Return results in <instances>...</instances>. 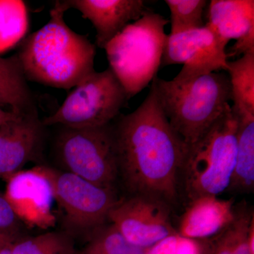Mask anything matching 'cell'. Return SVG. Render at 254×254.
I'll return each mask as SVG.
<instances>
[{
    "label": "cell",
    "instance_id": "cell-8",
    "mask_svg": "<svg viewBox=\"0 0 254 254\" xmlns=\"http://www.w3.org/2000/svg\"><path fill=\"white\" fill-rule=\"evenodd\" d=\"M55 200L64 213L63 230L85 241L108 222L120 196L118 190L97 186L73 174L45 166Z\"/></svg>",
    "mask_w": 254,
    "mask_h": 254
},
{
    "label": "cell",
    "instance_id": "cell-16",
    "mask_svg": "<svg viewBox=\"0 0 254 254\" xmlns=\"http://www.w3.org/2000/svg\"><path fill=\"white\" fill-rule=\"evenodd\" d=\"M17 55L0 57V106H6L15 115L38 111Z\"/></svg>",
    "mask_w": 254,
    "mask_h": 254
},
{
    "label": "cell",
    "instance_id": "cell-14",
    "mask_svg": "<svg viewBox=\"0 0 254 254\" xmlns=\"http://www.w3.org/2000/svg\"><path fill=\"white\" fill-rule=\"evenodd\" d=\"M235 217V198L223 199L216 195H202L187 202L175 229L182 237L209 240L230 226Z\"/></svg>",
    "mask_w": 254,
    "mask_h": 254
},
{
    "label": "cell",
    "instance_id": "cell-12",
    "mask_svg": "<svg viewBox=\"0 0 254 254\" xmlns=\"http://www.w3.org/2000/svg\"><path fill=\"white\" fill-rule=\"evenodd\" d=\"M6 179L4 196L21 222L29 226H52L55 220L52 212L54 192L45 165L21 170Z\"/></svg>",
    "mask_w": 254,
    "mask_h": 254
},
{
    "label": "cell",
    "instance_id": "cell-17",
    "mask_svg": "<svg viewBox=\"0 0 254 254\" xmlns=\"http://www.w3.org/2000/svg\"><path fill=\"white\" fill-rule=\"evenodd\" d=\"M236 115V163L226 191L232 194H245L252 193L254 190V115Z\"/></svg>",
    "mask_w": 254,
    "mask_h": 254
},
{
    "label": "cell",
    "instance_id": "cell-2",
    "mask_svg": "<svg viewBox=\"0 0 254 254\" xmlns=\"http://www.w3.org/2000/svg\"><path fill=\"white\" fill-rule=\"evenodd\" d=\"M63 1H55L48 22L23 40L17 55L28 81L69 89L95 71V45L65 22Z\"/></svg>",
    "mask_w": 254,
    "mask_h": 254
},
{
    "label": "cell",
    "instance_id": "cell-3",
    "mask_svg": "<svg viewBox=\"0 0 254 254\" xmlns=\"http://www.w3.org/2000/svg\"><path fill=\"white\" fill-rule=\"evenodd\" d=\"M152 83L169 123L187 146L221 116L232 100L230 79L225 73H210L185 81L156 76Z\"/></svg>",
    "mask_w": 254,
    "mask_h": 254
},
{
    "label": "cell",
    "instance_id": "cell-15",
    "mask_svg": "<svg viewBox=\"0 0 254 254\" xmlns=\"http://www.w3.org/2000/svg\"><path fill=\"white\" fill-rule=\"evenodd\" d=\"M208 24L224 41L236 40L231 56L254 53V0H212Z\"/></svg>",
    "mask_w": 254,
    "mask_h": 254
},
{
    "label": "cell",
    "instance_id": "cell-18",
    "mask_svg": "<svg viewBox=\"0 0 254 254\" xmlns=\"http://www.w3.org/2000/svg\"><path fill=\"white\" fill-rule=\"evenodd\" d=\"M225 71L231 87L232 109L237 114L254 115V53L227 62Z\"/></svg>",
    "mask_w": 254,
    "mask_h": 254
},
{
    "label": "cell",
    "instance_id": "cell-19",
    "mask_svg": "<svg viewBox=\"0 0 254 254\" xmlns=\"http://www.w3.org/2000/svg\"><path fill=\"white\" fill-rule=\"evenodd\" d=\"M11 254H78V250L76 240L62 230L23 237L11 245Z\"/></svg>",
    "mask_w": 254,
    "mask_h": 254
},
{
    "label": "cell",
    "instance_id": "cell-11",
    "mask_svg": "<svg viewBox=\"0 0 254 254\" xmlns=\"http://www.w3.org/2000/svg\"><path fill=\"white\" fill-rule=\"evenodd\" d=\"M47 128L38 111L17 116L0 127V178H8L31 162H43Z\"/></svg>",
    "mask_w": 254,
    "mask_h": 254
},
{
    "label": "cell",
    "instance_id": "cell-27",
    "mask_svg": "<svg viewBox=\"0 0 254 254\" xmlns=\"http://www.w3.org/2000/svg\"><path fill=\"white\" fill-rule=\"evenodd\" d=\"M0 254H11V246L0 247Z\"/></svg>",
    "mask_w": 254,
    "mask_h": 254
},
{
    "label": "cell",
    "instance_id": "cell-24",
    "mask_svg": "<svg viewBox=\"0 0 254 254\" xmlns=\"http://www.w3.org/2000/svg\"><path fill=\"white\" fill-rule=\"evenodd\" d=\"M238 204L240 227L232 254H254V209L243 200Z\"/></svg>",
    "mask_w": 254,
    "mask_h": 254
},
{
    "label": "cell",
    "instance_id": "cell-21",
    "mask_svg": "<svg viewBox=\"0 0 254 254\" xmlns=\"http://www.w3.org/2000/svg\"><path fill=\"white\" fill-rule=\"evenodd\" d=\"M146 250L130 245L108 223L87 239L78 254H145Z\"/></svg>",
    "mask_w": 254,
    "mask_h": 254
},
{
    "label": "cell",
    "instance_id": "cell-1",
    "mask_svg": "<svg viewBox=\"0 0 254 254\" xmlns=\"http://www.w3.org/2000/svg\"><path fill=\"white\" fill-rule=\"evenodd\" d=\"M119 187L125 195H146L174 207L181 195L180 172L187 145L174 131L154 84L133 113L113 121Z\"/></svg>",
    "mask_w": 254,
    "mask_h": 254
},
{
    "label": "cell",
    "instance_id": "cell-23",
    "mask_svg": "<svg viewBox=\"0 0 254 254\" xmlns=\"http://www.w3.org/2000/svg\"><path fill=\"white\" fill-rule=\"evenodd\" d=\"M24 226L6 197L0 193V247L11 246L27 236Z\"/></svg>",
    "mask_w": 254,
    "mask_h": 254
},
{
    "label": "cell",
    "instance_id": "cell-9",
    "mask_svg": "<svg viewBox=\"0 0 254 254\" xmlns=\"http://www.w3.org/2000/svg\"><path fill=\"white\" fill-rule=\"evenodd\" d=\"M173 208L146 195L120 197L110 210L108 222L130 245L147 250L177 233Z\"/></svg>",
    "mask_w": 254,
    "mask_h": 254
},
{
    "label": "cell",
    "instance_id": "cell-10",
    "mask_svg": "<svg viewBox=\"0 0 254 254\" xmlns=\"http://www.w3.org/2000/svg\"><path fill=\"white\" fill-rule=\"evenodd\" d=\"M227 43L208 24L183 33L167 35L161 65L183 64L181 71L173 78L177 81L226 71Z\"/></svg>",
    "mask_w": 254,
    "mask_h": 254
},
{
    "label": "cell",
    "instance_id": "cell-20",
    "mask_svg": "<svg viewBox=\"0 0 254 254\" xmlns=\"http://www.w3.org/2000/svg\"><path fill=\"white\" fill-rule=\"evenodd\" d=\"M28 27L27 9L23 1H0V50L21 41Z\"/></svg>",
    "mask_w": 254,
    "mask_h": 254
},
{
    "label": "cell",
    "instance_id": "cell-25",
    "mask_svg": "<svg viewBox=\"0 0 254 254\" xmlns=\"http://www.w3.org/2000/svg\"><path fill=\"white\" fill-rule=\"evenodd\" d=\"M178 234L164 239L158 243L147 249L145 254H174Z\"/></svg>",
    "mask_w": 254,
    "mask_h": 254
},
{
    "label": "cell",
    "instance_id": "cell-7",
    "mask_svg": "<svg viewBox=\"0 0 254 254\" xmlns=\"http://www.w3.org/2000/svg\"><path fill=\"white\" fill-rule=\"evenodd\" d=\"M126 92L110 68L94 71L73 87L61 106L43 119L47 127L91 128L113 123L126 103Z\"/></svg>",
    "mask_w": 254,
    "mask_h": 254
},
{
    "label": "cell",
    "instance_id": "cell-6",
    "mask_svg": "<svg viewBox=\"0 0 254 254\" xmlns=\"http://www.w3.org/2000/svg\"><path fill=\"white\" fill-rule=\"evenodd\" d=\"M54 143L63 171L97 186L118 190V164L113 122L91 128L60 127Z\"/></svg>",
    "mask_w": 254,
    "mask_h": 254
},
{
    "label": "cell",
    "instance_id": "cell-5",
    "mask_svg": "<svg viewBox=\"0 0 254 254\" xmlns=\"http://www.w3.org/2000/svg\"><path fill=\"white\" fill-rule=\"evenodd\" d=\"M168 20L147 11L129 23L105 47L110 68L127 98L139 93L156 77L161 66Z\"/></svg>",
    "mask_w": 254,
    "mask_h": 254
},
{
    "label": "cell",
    "instance_id": "cell-22",
    "mask_svg": "<svg viewBox=\"0 0 254 254\" xmlns=\"http://www.w3.org/2000/svg\"><path fill=\"white\" fill-rule=\"evenodd\" d=\"M170 11L171 31L170 34L196 29L205 26L203 11L205 0H165Z\"/></svg>",
    "mask_w": 254,
    "mask_h": 254
},
{
    "label": "cell",
    "instance_id": "cell-13",
    "mask_svg": "<svg viewBox=\"0 0 254 254\" xmlns=\"http://www.w3.org/2000/svg\"><path fill=\"white\" fill-rule=\"evenodd\" d=\"M66 9H74L89 20L96 31L95 44L102 49L127 25L148 11L142 0H64Z\"/></svg>",
    "mask_w": 254,
    "mask_h": 254
},
{
    "label": "cell",
    "instance_id": "cell-26",
    "mask_svg": "<svg viewBox=\"0 0 254 254\" xmlns=\"http://www.w3.org/2000/svg\"><path fill=\"white\" fill-rule=\"evenodd\" d=\"M17 116L18 115H15L14 113H11V112L3 110L2 108L0 106V127L6 123V122L16 118Z\"/></svg>",
    "mask_w": 254,
    "mask_h": 254
},
{
    "label": "cell",
    "instance_id": "cell-4",
    "mask_svg": "<svg viewBox=\"0 0 254 254\" xmlns=\"http://www.w3.org/2000/svg\"><path fill=\"white\" fill-rule=\"evenodd\" d=\"M238 117L231 105L201 135L187 146L180 189L187 201L226 191L235 170Z\"/></svg>",
    "mask_w": 254,
    "mask_h": 254
}]
</instances>
